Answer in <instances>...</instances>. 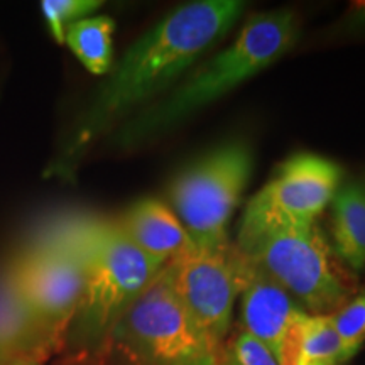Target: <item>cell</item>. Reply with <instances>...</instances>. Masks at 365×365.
Here are the masks:
<instances>
[{
	"mask_svg": "<svg viewBox=\"0 0 365 365\" xmlns=\"http://www.w3.org/2000/svg\"><path fill=\"white\" fill-rule=\"evenodd\" d=\"M331 245L354 274L365 271V185H341L331 200Z\"/></svg>",
	"mask_w": 365,
	"mask_h": 365,
	"instance_id": "7c38bea8",
	"label": "cell"
},
{
	"mask_svg": "<svg viewBox=\"0 0 365 365\" xmlns=\"http://www.w3.org/2000/svg\"><path fill=\"white\" fill-rule=\"evenodd\" d=\"M240 0H198L176 7L140 36L103 81L73 127L54 170L70 173L103 130L159 98L237 24Z\"/></svg>",
	"mask_w": 365,
	"mask_h": 365,
	"instance_id": "6da1fadb",
	"label": "cell"
},
{
	"mask_svg": "<svg viewBox=\"0 0 365 365\" xmlns=\"http://www.w3.org/2000/svg\"><path fill=\"white\" fill-rule=\"evenodd\" d=\"M218 365H279L274 355L249 333L240 331L235 339L225 341Z\"/></svg>",
	"mask_w": 365,
	"mask_h": 365,
	"instance_id": "ac0fdd59",
	"label": "cell"
},
{
	"mask_svg": "<svg viewBox=\"0 0 365 365\" xmlns=\"http://www.w3.org/2000/svg\"><path fill=\"white\" fill-rule=\"evenodd\" d=\"M344 181V170L318 154H294L277 168L244 213L291 223H317Z\"/></svg>",
	"mask_w": 365,
	"mask_h": 365,
	"instance_id": "9c48e42d",
	"label": "cell"
},
{
	"mask_svg": "<svg viewBox=\"0 0 365 365\" xmlns=\"http://www.w3.org/2000/svg\"><path fill=\"white\" fill-rule=\"evenodd\" d=\"M85 266V291L65 345L73 357L97 359L118 318L164 267L143 252L117 220L76 218L59 227Z\"/></svg>",
	"mask_w": 365,
	"mask_h": 365,
	"instance_id": "3957f363",
	"label": "cell"
},
{
	"mask_svg": "<svg viewBox=\"0 0 365 365\" xmlns=\"http://www.w3.org/2000/svg\"><path fill=\"white\" fill-rule=\"evenodd\" d=\"M220 352L176 298L163 267L118 318L100 357L117 365H218Z\"/></svg>",
	"mask_w": 365,
	"mask_h": 365,
	"instance_id": "5b68a950",
	"label": "cell"
},
{
	"mask_svg": "<svg viewBox=\"0 0 365 365\" xmlns=\"http://www.w3.org/2000/svg\"><path fill=\"white\" fill-rule=\"evenodd\" d=\"M53 352L54 350L48 349V346H39V349L33 350V352L21 355L19 359L12 360V362L7 365H44L46 360L51 357Z\"/></svg>",
	"mask_w": 365,
	"mask_h": 365,
	"instance_id": "d6986e66",
	"label": "cell"
},
{
	"mask_svg": "<svg viewBox=\"0 0 365 365\" xmlns=\"http://www.w3.org/2000/svg\"><path fill=\"white\" fill-rule=\"evenodd\" d=\"M252 150L232 140L180 171L170 185L171 210L198 247L230 244L228 225L252 175Z\"/></svg>",
	"mask_w": 365,
	"mask_h": 365,
	"instance_id": "8992f818",
	"label": "cell"
},
{
	"mask_svg": "<svg viewBox=\"0 0 365 365\" xmlns=\"http://www.w3.org/2000/svg\"><path fill=\"white\" fill-rule=\"evenodd\" d=\"M364 185H365V182H364Z\"/></svg>",
	"mask_w": 365,
	"mask_h": 365,
	"instance_id": "44dd1931",
	"label": "cell"
},
{
	"mask_svg": "<svg viewBox=\"0 0 365 365\" xmlns=\"http://www.w3.org/2000/svg\"><path fill=\"white\" fill-rule=\"evenodd\" d=\"M46 341L65 345L85 291V266L61 228L7 269Z\"/></svg>",
	"mask_w": 365,
	"mask_h": 365,
	"instance_id": "52a82bcc",
	"label": "cell"
},
{
	"mask_svg": "<svg viewBox=\"0 0 365 365\" xmlns=\"http://www.w3.org/2000/svg\"><path fill=\"white\" fill-rule=\"evenodd\" d=\"M237 249V247H235ZM240 322L244 331L259 340L279 365H289L294 328L303 308L281 284L239 252Z\"/></svg>",
	"mask_w": 365,
	"mask_h": 365,
	"instance_id": "30bf717a",
	"label": "cell"
},
{
	"mask_svg": "<svg viewBox=\"0 0 365 365\" xmlns=\"http://www.w3.org/2000/svg\"><path fill=\"white\" fill-rule=\"evenodd\" d=\"M234 245L309 314H331L359 291L355 274L318 222L291 223L244 213Z\"/></svg>",
	"mask_w": 365,
	"mask_h": 365,
	"instance_id": "277c9868",
	"label": "cell"
},
{
	"mask_svg": "<svg viewBox=\"0 0 365 365\" xmlns=\"http://www.w3.org/2000/svg\"><path fill=\"white\" fill-rule=\"evenodd\" d=\"M113 29L110 17H85L66 27L65 44L91 75H107L112 70Z\"/></svg>",
	"mask_w": 365,
	"mask_h": 365,
	"instance_id": "9a60e30c",
	"label": "cell"
},
{
	"mask_svg": "<svg viewBox=\"0 0 365 365\" xmlns=\"http://www.w3.org/2000/svg\"><path fill=\"white\" fill-rule=\"evenodd\" d=\"M65 365H105V364L100 362L97 359H90V357H71Z\"/></svg>",
	"mask_w": 365,
	"mask_h": 365,
	"instance_id": "ffe728a7",
	"label": "cell"
},
{
	"mask_svg": "<svg viewBox=\"0 0 365 365\" xmlns=\"http://www.w3.org/2000/svg\"><path fill=\"white\" fill-rule=\"evenodd\" d=\"M350 359L365 344V289L357 291L345 304L328 314Z\"/></svg>",
	"mask_w": 365,
	"mask_h": 365,
	"instance_id": "2e32d148",
	"label": "cell"
},
{
	"mask_svg": "<svg viewBox=\"0 0 365 365\" xmlns=\"http://www.w3.org/2000/svg\"><path fill=\"white\" fill-rule=\"evenodd\" d=\"M117 223L143 252L164 264L191 244L188 232L176 213L154 198L135 202Z\"/></svg>",
	"mask_w": 365,
	"mask_h": 365,
	"instance_id": "8fae6325",
	"label": "cell"
},
{
	"mask_svg": "<svg viewBox=\"0 0 365 365\" xmlns=\"http://www.w3.org/2000/svg\"><path fill=\"white\" fill-rule=\"evenodd\" d=\"M39 346L56 350L46 341L33 314L17 293L9 271L0 274V365L11 364Z\"/></svg>",
	"mask_w": 365,
	"mask_h": 365,
	"instance_id": "4fadbf2b",
	"label": "cell"
},
{
	"mask_svg": "<svg viewBox=\"0 0 365 365\" xmlns=\"http://www.w3.org/2000/svg\"><path fill=\"white\" fill-rule=\"evenodd\" d=\"M102 7L100 0H44L41 11L56 43L65 44V31L73 22L85 19Z\"/></svg>",
	"mask_w": 365,
	"mask_h": 365,
	"instance_id": "e0dca14e",
	"label": "cell"
},
{
	"mask_svg": "<svg viewBox=\"0 0 365 365\" xmlns=\"http://www.w3.org/2000/svg\"><path fill=\"white\" fill-rule=\"evenodd\" d=\"M350 360L328 314L304 313L299 318L291 341L289 365H346Z\"/></svg>",
	"mask_w": 365,
	"mask_h": 365,
	"instance_id": "5bb4252c",
	"label": "cell"
},
{
	"mask_svg": "<svg viewBox=\"0 0 365 365\" xmlns=\"http://www.w3.org/2000/svg\"><path fill=\"white\" fill-rule=\"evenodd\" d=\"M299 38V17L291 9L255 14L234 43L198 66L175 88L122 125L115 143L137 145L166 134L207 105L266 70L289 51Z\"/></svg>",
	"mask_w": 365,
	"mask_h": 365,
	"instance_id": "7a4b0ae2",
	"label": "cell"
},
{
	"mask_svg": "<svg viewBox=\"0 0 365 365\" xmlns=\"http://www.w3.org/2000/svg\"><path fill=\"white\" fill-rule=\"evenodd\" d=\"M176 298L218 349L225 345L239 299V250L234 242L220 247L190 244L164 264Z\"/></svg>",
	"mask_w": 365,
	"mask_h": 365,
	"instance_id": "ba28073f",
	"label": "cell"
}]
</instances>
